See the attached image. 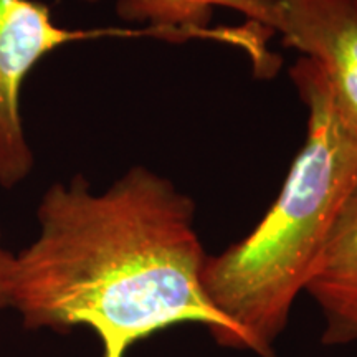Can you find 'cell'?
Wrapping results in <instances>:
<instances>
[{"instance_id": "obj_1", "label": "cell", "mask_w": 357, "mask_h": 357, "mask_svg": "<svg viewBox=\"0 0 357 357\" xmlns=\"http://www.w3.org/2000/svg\"><path fill=\"white\" fill-rule=\"evenodd\" d=\"M38 234L17 253L10 307L29 331L84 326L102 357L177 324L208 329L231 347V326L212 306L202 273L208 255L195 204L167 177L134 166L95 192L75 176L45 190Z\"/></svg>"}, {"instance_id": "obj_2", "label": "cell", "mask_w": 357, "mask_h": 357, "mask_svg": "<svg viewBox=\"0 0 357 357\" xmlns=\"http://www.w3.org/2000/svg\"><path fill=\"white\" fill-rule=\"evenodd\" d=\"M307 109L306 137L278 197L245 238L205 261L202 283L229 321L231 347L276 357L275 341L339 213L357 189V131L314 61L289 70Z\"/></svg>"}, {"instance_id": "obj_3", "label": "cell", "mask_w": 357, "mask_h": 357, "mask_svg": "<svg viewBox=\"0 0 357 357\" xmlns=\"http://www.w3.org/2000/svg\"><path fill=\"white\" fill-rule=\"evenodd\" d=\"M101 37H154L149 29H63L38 0H0V187L13 189L33 169L20 91L33 66L60 47Z\"/></svg>"}, {"instance_id": "obj_4", "label": "cell", "mask_w": 357, "mask_h": 357, "mask_svg": "<svg viewBox=\"0 0 357 357\" xmlns=\"http://www.w3.org/2000/svg\"><path fill=\"white\" fill-rule=\"evenodd\" d=\"M114 7L119 19L144 25L159 40H215L242 48L258 75L270 77L278 68V58L266 47L271 0H114Z\"/></svg>"}, {"instance_id": "obj_5", "label": "cell", "mask_w": 357, "mask_h": 357, "mask_svg": "<svg viewBox=\"0 0 357 357\" xmlns=\"http://www.w3.org/2000/svg\"><path fill=\"white\" fill-rule=\"evenodd\" d=\"M270 30L319 66L357 131V0H271Z\"/></svg>"}, {"instance_id": "obj_6", "label": "cell", "mask_w": 357, "mask_h": 357, "mask_svg": "<svg viewBox=\"0 0 357 357\" xmlns=\"http://www.w3.org/2000/svg\"><path fill=\"white\" fill-rule=\"evenodd\" d=\"M305 291L324 316V346L357 341V189L339 213Z\"/></svg>"}, {"instance_id": "obj_7", "label": "cell", "mask_w": 357, "mask_h": 357, "mask_svg": "<svg viewBox=\"0 0 357 357\" xmlns=\"http://www.w3.org/2000/svg\"><path fill=\"white\" fill-rule=\"evenodd\" d=\"M17 255L3 247L2 230H0V311L10 307L13 278H15Z\"/></svg>"}]
</instances>
